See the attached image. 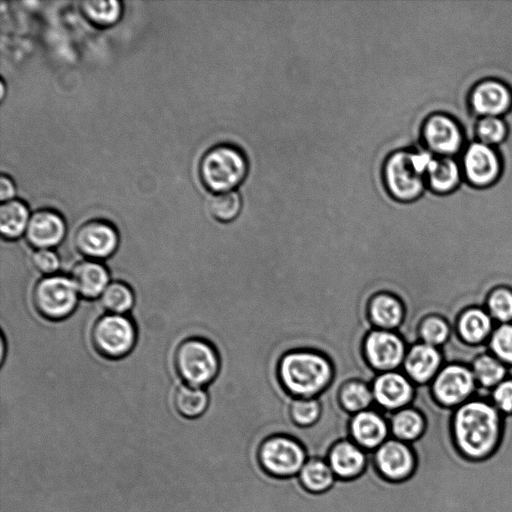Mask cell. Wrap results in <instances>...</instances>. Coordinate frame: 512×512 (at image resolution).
<instances>
[{
	"label": "cell",
	"mask_w": 512,
	"mask_h": 512,
	"mask_svg": "<svg viewBox=\"0 0 512 512\" xmlns=\"http://www.w3.org/2000/svg\"><path fill=\"white\" fill-rule=\"evenodd\" d=\"M461 169L467 182L476 187H486L497 181L501 161L494 147L475 141L466 147Z\"/></svg>",
	"instance_id": "cell-14"
},
{
	"label": "cell",
	"mask_w": 512,
	"mask_h": 512,
	"mask_svg": "<svg viewBox=\"0 0 512 512\" xmlns=\"http://www.w3.org/2000/svg\"><path fill=\"white\" fill-rule=\"evenodd\" d=\"M33 267L43 276L57 274L61 261L54 249H36L31 255Z\"/></svg>",
	"instance_id": "cell-39"
},
{
	"label": "cell",
	"mask_w": 512,
	"mask_h": 512,
	"mask_svg": "<svg viewBox=\"0 0 512 512\" xmlns=\"http://www.w3.org/2000/svg\"><path fill=\"white\" fill-rule=\"evenodd\" d=\"M418 333L421 342L440 349L449 339L450 327L442 317L431 315L422 320Z\"/></svg>",
	"instance_id": "cell-35"
},
{
	"label": "cell",
	"mask_w": 512,
	"mask_h": 512,
	"mask_svg": "<svg viewBox=\"0 0 512 512\" xmlns=\"http://www.w3.org/2000/svg\"><path fill=\"white\" fill-rule=\"evenodd\" d=\"M382 412L389 422L390 437L405 443H412L419 439L425 430L424 416L412 406L395 412L383 410Z\"/></svg>",
	"instance_id": "cell-25"
},
{
	"label": "cell",
	"mask_w": 512,
	"mask_h": 512,
	"mask_svg": "<svg viewBox=\"0 0 512 512\" xmlns=\"http://www.w3.org/2000/svg\"><path fill=\"white\" fill-rule=\"evenodd\" d=\"M469 100L478 116L501 117L512 107V91L500 80L485 79L473 87Z\"/></svg>",
	"instance_id": "cell-17"
},
{
	"label": "cell",
	"mask_w": 512,
	"mask_h": 512,
	"mask_svg": "<svg viewBox=\"0 0 512 512\" xmlns=\"http://www.w3.org/2000/svg\"><path fill=\"white\" fill-rule=\"evenodd\" d=\"M334 373L331 360L311 349L287 352L278 366L279 379L294 398L319 397L333 381Z\"/></svg>",
	"instance_id": "cell-2"
},
{
	"label": "cell",
	"mask_w": 512,
	"mask_h": 512,
	"mask_svg": "<svg viewBox=\"0 0 512 512\" xmlns=\"http://www.w3.org/2000/svg\"><path fill=\"white\" fill-rule=\"evenodd\" d=\"M486 310L498 324L512 322V290L498 287L487 298Z\"/></svg>",
	"instance_id": "cell-36"
},
{
	"label": "cell",
	"mask_w": 512,
	"mask_h": 512,
	"mask_svg": "<svg viewBox=\"0 0 512 512\" xmlns=\"http://www.w3.org/2000/svg\"><path fill=\"white\" fill-rule=\"evenodd\" d=\"M91 342L98 354L117 360L127 356L137 342V328L128 315L105 313L94 322Z\"/></svg>",
	"instance_id": "cell-7"
},
{
	"label": "cell",
	"mask_w": 512,
	"mask_h": 512,
	"mask_svg": "<svg viewBox=\"0 0 512 512\" xmlns=\"http://www.w3.org/2000/svg\"><path fill=\"white\" fill-rule=\"evenodd\" d=\"M175 410L184 418L197 419L203 416L210 404L209 393L203 387L182 383L173 395Z\"/></svg>",
	"instance_id": "cell-26"
},
{
	"label": "cell",
	"mask_w": 512,
	"mask_h": 512,
	"mask_svg": "<svg viewBox=\"0 0 512 512\" xmlns=\"http://www.w3.org/2000/svg\"><path fill=\"white\" fill-rule=\"evenodd\" d=\"M291 417L300 427L316 424L322 415V403L316 398H295L290 407Z\"/></svg>",
	"instance_id": "cell-37"
},
{
	"label": "cell",
	"mask_w": 512,
	"mask_h": 512,
	"mask_svg": "<svg viewBox=\"0 0 512 512\" xmlns=\"http://www.w3.org/2000/svg\"><path fill=\"white\" fill-rule=\"evenodd\" d=\"M15 194V187L12 180L6 176L1 175L0 177V199L2 202L12 200L11 198Z\"/></svg>",
	"instance_id": "cell-41"
},
{
	"label": "cell",
	"mask_w": 512,
	"mask_h": 512,
	"mask_svg": "<svg viewBox=\"0 0 512 512\" xmlns=\"http://www.w3.org/2000/svg\"><path fill=\"white\" fill-rule=\"evenodd\" d=\"M375 463L380 473L392 481L408 478L414 471L416 459L409 443L389 437L375 450Z\"/></svg>",
	"instance_id": "cell-15"
},
{
	"label": "cell",
	"mask_w": 512,
	"mask_h": 512,
	"mask_svg": "<svg viewBox=\"0 0 512 512\" xmlns=\"http://www.w3.org/2000/svg\"><path fill=\"white\" fill-rule=\"evenodd\" d=\"M479 387L492 390L508 377L507 365L490 352L478 356L471 365Z\"/></svg>",
	"instance_id": "cell-28"
},
{
	"label": "cell",
	"mask_w": 512,
	"mask_h": 512,
	"mask_svg": "<svg viewBox=\"0 0 512 512\" xmlns=\"http://www.w3.org/2000/svg\"><path fill=\"white\" fill-rule=\"evenodd\" d=\"M430 386L439 404L454 409L473 397L477 389L471 367L458 363L444 364Z\"/></svg>",
	"instance_id": "cell-9"
},
{
	"label": "cell",
	"mask_w": 512,
	"mask_h": 512,
	"mask_svg": "<svg viewBox=\"0 0 512 512\" xmlns=\"http://www.w3.org/2000/svg\"><path fill=\"white\" fill-rule=\"evenodd\" d=\"M0 346H1L0 361L2 363L5 358V347H6V342H5V338H4L3 334L1 335V338H0Z\"/></svg>",
	"instance_id": "cell-42"
},
{
	"label": "cell",
	"mask_w": 512,
	"mask_h": 512,
	"mask_svg": "<svg viewBox=\"0 0 512 512\" xmlns=\"http://www.w3.org/2000/svg\"><path fill=\"white\" fill-rule=\"evenodd\" d=\"M248 159L239 147L222 143L211 147L199 163V176L203 185L212 192L233 191L246 178Z\"/></svg>",
	"instance_id": "cell-5"
},
{
	"label": "cell",
	"mask_w": 512,
	"mask_h": 512,
	"mask_svg": "<svg viewBox=\"0 0 512 512\" xmlns=\"http://www.w3.org/2000/svg\"><path fill=\"white\" fill-rule=\"evenodd\" d=\"M66 224L54 210L40 209L30 215L25 231L26 242L36 249H54L65 238Z\"/></svg>",
	"instance_id": "cell-16"
},
{
	"label": "cell",
	"mask_w": 512,
	"mask_h": 512,
	"mask_svg": "<svg viewBox=\"0 0 512 512\" xmlns=\"http://www.w3.org/2000/svg\"><path fill=\"white\" fill-rule=\"evenodd\" d=\"M118 245L117 229L105 220H89L80 225L74 234V246L85 259L101 261L109 258Z\"/></svg>",
	"instance_id": "cell-12"
},
{
	"label": "cell",
	"mask_w": 512,
	"mask_h": 512,
	"mask_svg": "<svg viewBox=\"0 0 512 512\" xmlns=\"http://www.w3.org/2000/svg\"><path fill=\"white\" fill-rule=\"evenodd\" d=\"M501 431L502 414L490 400L473 396L454 410V442L468 459L480 460L490 456L499 444Z\"/></svg>",
	"instance_id": "cell-1"
},
{
	"label": "cell",
	"mask_w": 512,
	"mask_h": 512,
	"mask_svg": "<svg viewBox=\"0 0 512 512\" xmlns=\"http://www.w3.org/2000/svg\"><path fill=\"white\" fill-rule=\"evenodd\" d=\"M211 216L221 223L234 222L242 211V199L235 190L215 193L208 202Z\"/></svg>",
	"instance_id": "cell-32"
},
{
	"label": "cell",
	"mask_w": 512,
	"mask_h": 512,
	"mask_svg": "<svg viewBox=\"0 0 512 512\" xmlns=\"http://www.w3.org/2000/svg\"><path fill=\"white\" fill-rule=\"evenodd\" d=\"M374 405L387 412H395L411 405L415 384L402 370L378 373L371 383Z\"/></svg>",
	"instance_id": "cell-13"
},
{
	"label": "cell",
	"mask_w": 512,
	"mask_h": 512,
	"mask_svg": "<svg viewBox=\"0 0 512 512\" xmlns=\"http://www.w3.org/2000/svg\"><path fill=\"white\" fill-rule=\"evenodd\" d=\"M421 139L425 150L444 157H453L462 149L464 143L458 122L443 113H433L423 121Z\"/></svg>",
	"instance_id": "cell-11"
},
{
	"label": "cell",
	"mask_w": 512,
	"mask_h": 512,
	"mask_svg": "<svg viewBox=\"0 0 512 512\" xmlns=\"http://www.w3.org/2000/svg\"><path fill=\"white\" fill-rule=\"evenodd\" d=\"M368 316L374 328L398 332L404 323L406 310L398 296L380 292L371 298Z\"/></svg>",
	"instance_id": "cell-21"
},
{
	"label": "cell",
	"mask_w": 512,
	"mask_h": 512,
	"mask_svg": "<svg viewBox=\"0 0 512 512\" xmlns=\"http://www.w3.org/2000/svg\"><path fill=\"white\" fill-rule=\"evenodd\" d=\"M173 364L183 383L205 388L218 377L221 358L211 340L193 336L182 340L177 345Z\"/></svg>",
	"instance_id": "cell-4"
},
{
	"label": "cell",
	"mask_w": 512,
	"mask_h": 512,
	"mask_svg": "<svg viewBox=\"0 0 512 512\" xmlns=\"http://www.w3.org/2000/svg\"><path fill=\"white\" fill-rule=\"evenodd\" d=\"M433 157L427 150L391 152L382 167L383 185L389 196L403 204L419 199L427 186L426 171Z\"/></svg>",
	"instance_id": "cell-3"
},
{
	"label": "cell",
	"mask_w": 512,
	"mask_h": 512,
	"mask_svg": "<svg viewBox=\"0 0 512 512\" xmlns=\"http://www.w3.org/2000/svg\"><path fill=\"white\" fill-rule=\"evenodd\" d=\"M443 366V356L439 348L424 342L408 347L401 370L415 384H429Z\"/></svg>",
	"instance_id": "cell-19"
},
{
	"label": "cell",
	"mask_w": 512,
	"mask_h": 512,
	"mask_svg": "<svg viewBox=\"0 0 512 512\" xmlns=\"http://www.w3.org/2000/svg\"><path fill=\"white\" fill-rule=\"evenodd\" d=\"M99 299L106 313L127 315L134 306L135 294L130 285L114 280L109 282Z\"/></svg>",
	"instance_id": "cell-30"
},
{
	"label": "cell",
	"mask_w": 512,
	"mask_h": 512,
	"mask_svg": "<svg viewBox=\"0 0 512 512\" xmlns=\"http://www.w3.org/2000/svg\"><path fill=\"white\" fill-rule=\"evenodd\" d=\"M497 324L486 309L473 307L460 315L457 332L465 343L480 345L487 342Z\"/></svg>",
	"instance_id": "cell-23"
},
{
	"label": "cell",
	"mask_w": 512,
	"mask_h": 512,
	"mask_svg": "<svg viewBox=\"0 0 512 512\" xmlns=\"http://www.w3.org/2000/svg\"><path fill=\"white\" fill-rule=\"evenodd\" d=\"M30 215L20 200L2 202L0 206V233L6 240H16L25 234Z\"/></svg>",
	"instance_id": "cell-27"
},
{
	"label": "cell",
	"mask_w": 512,
	"mask_h": 512,
	"mask_svg": "<svg viewBox=\"0 0 512 512\" xmlns=\"http://www.w3.org/2000/svg\"><path fill=\"white\" fill-rule=\"evenodd\" d=\"M490 402L501 414H512V378L507 377L491 390Z\"/></svg>",
	"instance_id": "cell-40"
},
{
	"label": "cell",
	"mask_w": 512,
	"mask_h": 512,
	"mask_svg": "<svg viewBox=\"0 0 512 512\" xmlns=\"http://www.w3.org/2000/svg\"><path fill=\"white\" fill-rule=\"evenodd\" d=\"M339 401L345 411L354 415L374 406L371 385L354 379L345 382L339 392Z\"/></svg>",
	"instance_id": "cell-29"
},
{
	"label": "cell",
	"mask_w": 512,
	"mask_h": 512,
	"mask_svg": "<svg viewBox=\"0 0 512 512\" xmlns=\"http://www.w3.org/2000/svg\"><path fill=\"white\" fill-rule=\"evenodd\" d=\"M475 133L477 141L494 147L505 140L508 127L502 117H480Z\"/></svg>",
	"instance_id": "cell-38"
},
{
	"label": "cell",
	"mask_w": 512,
	"mask_h": 512,
	"mask_svg": "<svg viewBox=\"0 0 512 512\" xmlns=\"http://www.w3.org/2000/svg\"><path fill=\"white\" fill-rule=\"evenodd\" d=\"M351 439L364 450L375 451L390 437L388 419L375 405L370 409L352 415L350 420Z\"/></svg>",
	"instance_id": "cell-18"
},
{
	"label": "cell",
	"mask_w": 512,
	"mask_h": 512,
	"mask_svg": "<svg viewBox=\"0 0 512 512\" xmlns=\"http://www.w3.org/2000/svg\"><path fill=\"white\" fill-rule=\"evenodd\" d=\"M462 176L461 165L453 157L434 155L426 171V185L436 194H447L458 186Z\"/></svg>",
	"instance_id": "cell-24"
},
{
	"label": "cell",
	"mask_w": 512,
	"mask_h": 512,
	"mask_svg": "<svg viewBox=\"0 0 512 512\" xmlns=\"http://www.w3.org/2000/svg\"><path fill=\"white\" fill-rule=\"evenodd\" d=\"M489 352L507 366L512 365V322L497 324L487 340Z\"/></svg>",
	"instance_id": "cell-34"
},
{
	"label": "cell",
	"mask_w": 512,
	"mask_h": 512,
	"mask_svg": "<svg viewBox=\"0 0 512 512\" xmlns=\"http://www.w3.org/2000/svg\"><path fill=\"white\" fill-rule=\"evenodd\" d=\"M408 345L397 331L373 328L363 342V353L376 372L401 370Z\"/></svg>",
	"instance_id": "cell-8"
},
{
	"label": "cell",
	"mask_w": 512,
	"mask_h": 512,
	"mask_svg": "<svg viewBox=\"0 0 512 512\" xmlns=\"http://www.w3.org/2000/svg\"><path fill=\"white\" fill-rule=\"evenodd\" d=\"M85 16L97 25L115 23L121 14V4L116 0H86L81 2Z\"/></svg>",
	"instance_id": "cell-33"
},
{
	"label": "cell",
	"mask_w": 512,
	"mask_h": 512,
	"mask_svg": "<svg viewBox=\"0 0 512 512\" xmlns=\"http://www.w3.org/2000/svg\"><path fill=\"white\" fill-rule=\"evenodd\" d=\"M260 460L270 474L289 477L298 475L308 458L298 441L285 435H275L263 442Z\"/></svg>",
	"instance_id": "cell-10"
},
{
	"label": "cell",
	"mask_w": 512,
	"mask_h": 512,
	"mask_svg": "<svg viewBox=\"0 0 512 512\" xmlns=\"http://www.w3.org/2000/svg\"><path fill=\"white\" fill-rule=\"evenodd\" d=\"M79 298L71 277L60 273L43 276L32 291L35 310L49 321L68 318L75 311Z\"/></svg>",
	"instance_id": "cell-6"
},
{
	"label": "cell",
	"mask_w": 512,
	"mask_h": 512,
	"mask_svg": "<svg viewBox=\"0 0 512 512\" xmlns=\"http://www.w3.org/2000/svg\"><path fill=\"white\" fill-rule=\"evenodd\" d=\"M366 459V450L353 440L348 439L334 445L327 462L336 477L350 479L358 476L363 471Z\"/></svg>",
	"instance_id": "cell-22"
},
{
	"label": "cell",
	"mask_w": 512,
	"mask_h": 512,
	"mask_svg": "<svg viewBox=\"0 0 512 512\" xmlns=\"http://www.w3.org/2000/svg\"><path fill=\"white\" fill-rule=\"evenodd\" d=\"M80 297L88 300L100 298L110 282L107 267L96 260L84 259L77 262L70 275Z\"/></svg>",
	"instance_id": "cell-20"
},
{
	"label": "cell",
	"mask_w": 512,
	"mask_h": 512,
	"mask_svg": "<svg viewBox=\"0 0 512 512\" xmlns=\"http://www.w3.org/2000/svg\"><path fill=\"white\" fill-rule=\"evenodd\" d=\"M303 486L311 492H324L335 482L336 475L326 460L309 459L298 474Z\"/></svg>",
	"instance_id": "cell-31"
}]
</instances>
